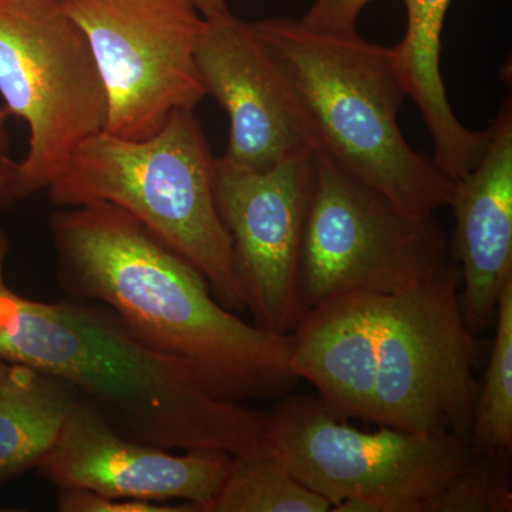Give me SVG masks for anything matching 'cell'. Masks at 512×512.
Instances as JSON below:
<instances>
[{
	"instance_id": "ac0fdd59",
	"label": "cell",
	"mask_w": 512,
	"mask_h": 512,
	"mask_svg": "<svg viewBox=\"0 0 512 512\" xmlns=\"http://www.w3.org/2000/svg\"><path fill=\"white\" fill-rule=\"evenodd\" d=\"M495 339L478 387L471 447L480 456L510 458L512 450V281L505 285L494 319Z\"/></svg>"
},
{
	"instance_id": "277c9868",
	"label": "cell",
	"mask_w": 512,
	"mask_h": 512,
	"mask_svg": "<svg viewBox=\"0 0 512 512\" xmlns=\"http://www.w3.org/2000/svg\"><path fill=\"white\" fill-rule=\"evenodd\" d=\"M215 160L194 110L178 109L144 140L93 134L46 191L57 207L111 204L133 215L204 275L218 302L242 312L234 248L215 204Z\"/></svg>"
},
{
	"instance_id": "ba28073f",
	"label": "cell",
	"mask_w": 512,
	"mask_h": 512,
	"mask_svg": "<svg viewBox=\"0 0 512 512\" xmlns=\"http://www.w3.org/2000/svg\"><path fill=\"white\" fill-rule=\"evenodd\" d=\"M457 262L380 295L373 423L421 436L470 437L478 343L461 311Z\"/></svg>"
},
{
	"instance_id": "603a6c76",
	"label": "cell",
	"mask_w": 512,
	"mask_h": 512,
	"mask_svg": "<svg viewBox=\"0 0 512 512\" xmlns=\"http://www.w3.org/2000/svg\"><path fill=\"white\" fill-rule=\"evenodd\" d=\"M6 254H8V239H6L5 232L0 227V289L5 286V282H3V264H5Z\"/></svg>"
},
{
	"instance_id": "7c38bea8",
	"label": "cell",
	"mask_w": 512,
	"mask_h": 512,
	"mask_svg": "<svg viewBox=\"0 0 512 512\" xmlns=\"http://www.w3.org/2000/svg\"><path fill=\"white\" fill-rule=\"evenodd\" d=\"M232 457L217 450L177 456L127 439L76 397L55 446L37 468L60 488L154 503L183 500L200 512H211Z\"/></svg>"
},
{
	"instance_id": "44dd1931",
	"label": "cell",
	"mask_w": 512,
	"mask_h": 512,
	"mask_svg": "<svg viewBox=\"0 0 512 512\" xmlns=\"http://www.w3.org/2000/svg\"><path fill=\"white\" fill-rule=\"evenodd\" d=\"M10 116H12V113H10L8 107H0V214L10 210L16 204L12 192L15 160L10 156V150H12L8 133Z\"/></svg>"
},
{
	"instance_id": "ffe728a7",
	"label": "cell",
	"mask_w": 512,
	"mask_h": 512,
	"mask_svg": "<svg viewBox=\"0 0 512 512\" xmlns=\"http://www.w3.org/2000/svg\"><path fill=\"white\" fill-rule=\"evenodd\" d=\"M372 2L375 0H315L301 22L322 32H357V19Z\"/></svg>"
},
{
	"instance_id": "8992f818",
	"label": "cell",
	"mask_w": 512,
	"mask_h": 512,
	"mask_svg": "<svg viewBox=\"0 0 512 512\" xmlns=\"http://www.w3.org/2000/svg\"><path fill=\"white\" fill-rule=\"evenodd\" d=\"M0 96L29 127L28 153L13 165L18 202L47 190L74 150L106 124L96 60L62 0H0Z\"/></svg>"
},
{
	"instance_id": "4fadbf2b",
	"label": "cell",
	"mask_w": 512,
	"mask_h": 512,
	"mask_svg": "<svg viewBox=\"0 0 512 512\" xmlns=\"http://www.w3.org/2000/svg\"><path fill=\"white\" fill-rule=\"evenodd\" d=\"M490 146L457 181L450 207L456 218L451 245L460 269L461 311L471 330L494 323L498 301L512 281V103L491 124Z\"/></svg>"
},
{
	"instance_id": "9c48e42d",
	"label": "cell",
	"mask_w": 512,
	"mask_h": 512,
	"mask_svg": "<svg viewBox=\"0 0 512 512\" xmlns=\"http://www.w3.org/2000/svg\"><path fill=\"white\" fill-rule=\"evenodd\" d=\"M92 50L107 97L104 131L144 140L207 96L195 47L205 19L191 0H62Z\"/></svg>"
},
{
	"instance_id": "cb8c5ba5",
	"label": "cell",
	"mask_w": 512,
	"mask_h": 512,
	"mask_svg": "<svg viewBox=\"0 0 512 512\" xmlns=\"http://www.w3.org/2000/svg\"><path fill=\"white\" fill-rule=\"evenodd\" d=\"M9 369L10 363L0 359V382H2V380L5 379V376L8 375Z\"/></svg>"
},
{
	"instance_id": "9a60e30c",
	"label": "cell",
	"mask_w": 512,
	"mask_h": 512,
	"mask_svg": "<svg viewBox=\"0 0 512 512\" xmlns=\"http://www.w3.org/2000/svg\"><path fill=\"white\" fill-rule=\"evenodd\" d=\"M407 29L394 46L397 66L407 97L419 107L433 141L437 167L453 181H460L483 158L493 128L474 131L457 119L441 76V33L453 0H403Z\"/></svg>"
},
{
	"instance_id": "30bf717a",
	"label": "cell",
	"mask_w": 512,
	"mask_h": 512,
	"mask_svg": "<svg viewBox=\"0 0 512 512\" xmlns=\"http://www.w3.org/2000/svg\"><path fill=\"white\" fill-rule=\"evenodd\" d=\"M313 150L264 171L215 160V204L234 248L254 325L289 335L303 315L299 268L311 200Z\"/></svg>"
},
{
	"instance_id": "7402d4cb",
	"label": "cell",
	"mask_w": 512,
	"mask_h": 512,
	"mask_svg": "<svg viewBox=\"0 0 512 512\" xmlns=\"http://www.w3.org/2000/svg\"><path fill=\"white\" fill-rule=\"evenodd\" d=\"M204 19H215L228 15L227 0H191Z\"/></svg>"
},
{
	"instance_id": "8fae6325",
	"label": "cell",
	"mask_w": 512,
	"mask_h": 512,
	"mask_svg": "<svg viewBox=\"0 0 512 512\" xmlns=\"http://www.w3.org/2000/svg\"><path fill=\"white\" fill-rule=\"evenodd\" d=\"M195 60L207 96L227 111L225 160L264 171L285 158L319 150L308 113L251 23L231 12L205 19Z\"/></svg>"
},
{
	"instance_id": "5b68a950",
	"label": "cell",
	"mask_w": 512,
	"mask_h": 512,
	"mask_svg": "<svg viewBox=\"0 0 512 512\" xmlns=\"http://www.w3.org/2000/svg\"><path fill=\"white\" fill-rule=\"evenodd\" d=\"M262 447L336 512H453L483 457L458 437L359 430L319 397L293 394L266 413Z\"/></svg>"
},
{
	"instance_id": "3957f363",
	"label": "cell",
	"mask_w": 512,
	"mask_h": 512,
	"mask_svg": "<svg viewBox=\"0 0 512 512\" xmlns=\"http://www.w3.org/2000/svg\"><path fill=\"white\" fill-rule=\"evenodd\" d=\"M251 26L308 113L319 150L413 217L450 204L456 181L413 150L397 123L407 93L394 47L285 16Z\"/></svg>"
},
{
	"instance_id": "d6986e66",
	"label": "cell",
	"mask_w": 512,
	"mask_h": 512,
	"mask_svg": "<svg viewBox=\"0 0 512 512\" xmlns=\"http://www.w3.org/2000/svg\"><path fill=\"white\" fill-rule=\"evenodd\" d=\"M57 508L62 512H200L191 504L173 507L154 501L110 497L77 488H60Z\"/></svg>"
},
{
	"instance_id": "6da1fadb",
	"label": "cell",
	"mask_w": 512,
	"mask_h": 512,
	"mask_svg": "<svg viewBox=\"0 0 512 512\" xmlns=\"http://www.w3.org/2000/svg\"><path fill=\"white\" fill-rule=\"evenodd\" d=\"M50 229L67 295L110 309L138 339L187 363L214 396L244 403L298 382L291 333L225 308L204 275L133 215L111 204L69 207Z\"/></svg>"
},
{
	"instance_id": "e0dca14e",
	"label": "cell",
	"mask_w": 512,
	"mask_h": 512,
	"mask_svg": "<svg viewBox=\"0 0 512 512\" xmlns=\"http://www.w3.org/2000/svg\"><path fill=\"white\" fill-rule=\"evenodd\" d=\"M332 504L292 476L264 447L232 457L211 512H329Z\"/></svg>"
},
{
	"instance_id": "d4e9b609",
	"label": "cell",
	"mask_w": 512,
	"mask_h": 512,
	"mask_svg": "<svg viewBox=\"0 0 512 512\" xmlns=\"http://www.w3.org/2000/svg\"><path fill=\"white\" fill-rule=\"evenodd\" d=\"M3 511H12V510H6V508H0V512H3Z\"/></svg>"
},
{
	"instance_id": "2e32d148",
	"label": "cell",
	"mask_w": 512,
	"mask_h": 512,
	"mask_svg": "<svg viewBox=\"0 0 512 512\" xmlns=\"http://www.w3.org/2000/svg\"><path fill=\"white\" fill-rule=\"evenodd\" d=\"M76 397L59 380L10 363L0 382V481L39 467Z\"/></svg>"
},
{
	"instance_id": "5bb4252c",
	"label": "cell",
	"mask_w": 512,
	"mask_h": 512,
	"mask_svg": "<svg viewBox=\"0 0 512 512\" xmlns=\"http://www.w3.org/2000/svg\"><path fill=\"white\" fill-rule=\"evenodd\" d=\"M380 295L343 293L303 313L291 332V367L340 419L373 423Z\"/></svg>"
},
{
	"instance_id": "52a82bcc",
	"label": "cell",
	"mask_w": 512,
	"mask_h": 512,
	"mask_svg": "<svg viewBox=\"0 0 512 512\" xmlns=\"http://www.w3.org/2000/svg\"><path fill=\"white\" fill-rule=\"evenodd\" d=\"M454 262L434 215L407 214L325 151L313 153L299 268L303 313L343 293L396 295Z\"/></svg>"
},
{
	"instance_id": "7a4b0ae2",
	"label": "cell",
	"mask_w": 512,
	"mask_h": 512,
	"mask_svg": "<svg viewBox=\"0 0 512 512\" xmlns=\"http://www.w3.org/2000/svg\"><path fill=\"white\" fill-rule=\"evenodd\" d=\"M0 359L66 384L121 436L165 450L261 447L266 413L214 396L187 363L151 348L110 309L0 289Z\"/></svg>"
}]
</instances>
